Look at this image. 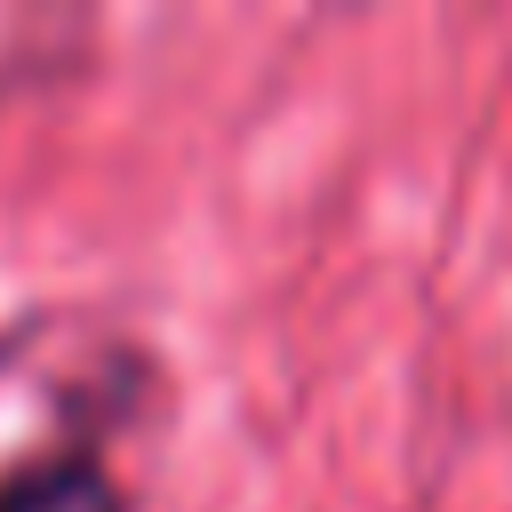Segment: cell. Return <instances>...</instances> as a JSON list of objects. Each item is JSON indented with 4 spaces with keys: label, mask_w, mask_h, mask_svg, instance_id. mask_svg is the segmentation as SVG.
<instances>
[{
    "label": "cell",
    "mask_w": 512,
    "mask_h": 512,
    "mask_svg": "<svg viewBox=\"0 0 512 512\" xmlns=\"http://www.w3.org/2000/svg\"><path fill=\"white\" fill-rule=\"evenodd\" d=\"M0 512H128V496L96 456H48L0 480Z\"/></svg>",
    "instance_id": "obj_1"
}]
</instances>
